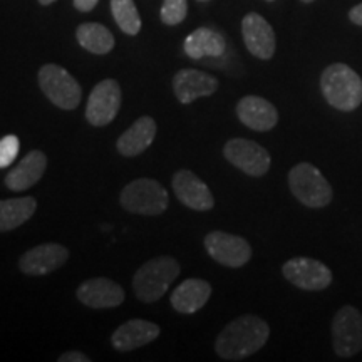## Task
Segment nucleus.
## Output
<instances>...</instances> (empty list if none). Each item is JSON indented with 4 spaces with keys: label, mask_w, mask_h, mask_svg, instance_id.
Listing matches in <instances>:
<instances>
[{
    "label": "nucleus",
    "mask_w": 362,
    "mask_h": 362,
    "mask_svg": "<svg viewBox=\"0 0 362 362\" xmlns=\"http://www.w3.org/2000/svg\"><path fill=\"white\" fill-rule=\"evenodd\" d=\"M173 192L176 198L187 208L197 211H208L215 206L214 194L202 178H198L193 171L180 170L173 175Z\"/></svg>",
    "instance_id": "4468645a"
},
{
    "label": "nucleus",
    "mask_w": 362,
    "mask_h": 362,
    "mask_svg": "<svg viewBox=\"0 0 362 362\" xmlns=\"http://www.w3.org/2000/svg\"><path fill=\"white\" fill-rule=\"evenodd\" d=\"M40 6H51V4L56 2V0H37Z\"/></svg>",
    "instance_id": "7c9ffc66"
},
{
    "label": "nucleus",
    "mask_w": 362,
    "mask_h": 362,
    "mask_svg": "<svg viewBox=\"0 0 362 362\" xmlns=\"http://www.w3.org/2000/svg\"><path fill=\"white\" fill-rule=\"evenodd\" d=\"M205 248L211 259L230 269H240L252 259V247L245 238L220 230L206 235Z\"/></svg>",
    "instance_id": "9d476101"
},
{
    "label": "nucleus",
    "mask_w": 362,
    "mask_h": 362,
    "mask_svg": "<svg viewBox=\"0 0 362 362\" xmlns=\"http://www.w3.org/2000/svg\"><path fill=\"white\" fill-rule=\"evenodd\" d=\"M119 83L116 79H104L90 90L88 106H86V119L94 128H104L117 116L121 107Z\"/></svg>",
    "instance_id": "0eeeda50"
},
{
    "label": "nucleus",
    "mask_w": 362,
    "mask_h": 362,
    "mask_svg": "<svg viewBox=\"0 0 362 362\" xmlns=\"http://www.w3.org/2000/svg\"><path fill=\"white\" fill-rule=\"evenodd\" d=\"M218 89V79L197 69H181L173 78L175 96L181 104H189L200 98H208Z\"/></svg>",
    "instance_id": "dca6fc26"
},
{
    "label": "nucleus",
    "mask_w": 362,
    "mask_h": 362,
    "mask_svg": "<svg viewBox=\"0 0 362 362\" xmlns=\"http://www.w3.org/2000/svg\"><path fill=\"white\" fill-rule=\"evenodd\" d=\"M121 206L134 215L156 216L165 214L170 205V197L160 181L138 178L129 181L119 197Z\"/></svg>",
    "instance_id": "20e7f679"
},
{
    "label": "nucleus",
    "mask_w": 362,
    "mask_h": 362,
    "mask_svg": "<svg viewBox=\"0 0 362 362\" xmlns=\"http://www.w3.org/2000/svg\"><path fill=\"white\" fill-rule=\"evenodd\" d=\"M160 325H156L155 322H149V320L143 319H133L121 324L112 332L111 344L116 351L129 352L156 341L160 337Z\"/></svg>",
    "instance_id": "f3484780"
},
{
    "label": "nucleus",
    "mask_w": 362,
    "mask_h": 362,
    "mask_svg": "<svg viewBox=\"0 0 362 362\" xmlns=\"http://www.w3.org/2000/svg\"><path fill=\"white\" fill-rule=\"evenodd\" d=\"M332 344L339 357H352L362 351V315L356 307L346 305L334 315Z\"/></svg>",
    "instance_id": "6e6552de"
},
{
    "label": "nucleus",
    "mask_w": 362,
    "mask_h": 362,
    "mask_svg": "<svg viewBox=\"0 0 362 362\" xmlns=\"http://www.w3.org/2000/svg\"><path fill=\"white\" fill-rule=\"evenodd\" d=\"M242 35L248 52L262 61H269L274 57L277 40L272 25L260 13L250 12L242 21Z\"/></svg>",
    "instance_id": "ddd939ff"
},
{
    "label": "nucleus",
    "mask_w": 362,
    "mask_h": 362,
    "mask_svg": "<svg viewBox=\"0 0 362 362\" xmlns=\"http://www.w3.org/2000/svg\"><path fill=\"white\" fill-rule=\"evenodd\" d=\"M69 259V250L61 243H42L27 250L19 260L22 274L42 277L51 272L61 269Z\"/></svg>",
    "instance_id": "f8f14e48"
},
{
    "label": "nucleus",
    "mask_w": 362,
    "mask_h": 362,
    "mask_svg": "<svg viewBox=\"0 0 362 362\" xmlns=\"http://www.w3.org/2000/svg\"><path fill=\"white\" fill-rule=\"evenodd\" d=\"M198 2H208V0H198Z\"/></svg>",
    "instance_id": "473e14b6"
},
{
    "label": "nucleus",
    "mask_w": 362,
    "mask_h": 362,
    "mask_svg": "<svg viewBox=\"0 0 362 362\" xmlns=\"http://www.w3.org/2000/svg\"><path fill=\"white\" fill-rule=\"evenodd\" d=\"M45 168H47V156L39 149H34L22 158L19 165L8 171L6 176V187L11 192H25L40 181Z\"/></svg>",
    "instance_id": "6ab92c4d"
},
{
    "label": "nucleus",
    "mask_w": 362,
    "mask_h": 362,
    "mask_svg": "<svg viewBox=\"0 0 362 362\" xmlns=\"http://www.w3.org/2000/svg\"><path fill=\"white\" fill-rule=\"evenodd\" d=\"M302 4H310V2H314V0H300Z\"/></svg>",
    "instance_id": "2f4dec72"
},
{
    "label": "nucleus",
    "mask_w": 362,
    "mask_h": 362,
    "mask_svg": "<svg viewBox=\"0 0 362 362\" xmlns=\"http://www.w3.org/2000/svg\"><path fill=\"white\" fill-rule=\"evenodd\" d=\"M181 267L173 257H156L148 260L136 270L133 277V291L139 302L153 304L168 292L170 285L180 275Z\"/></svg>",
    "instance_id": "7ed1b4c3"
},
{
    "label": "nucleus",
    "mask_w": 362,
    "mask_h": 362,
    "mask_svg": "<svg viewBox=\"0 0 362 362\" xmlns=\"http://www.w3.org/2000/svg\"><path fill=\"white\" fill-rule=\"evenodd\" d=\"M59 362H90V357L83 354L79 351H67L59 356Z\"/></svg>",
    "instance_id": "cd10ccee"
},
{
    "label": "nucleus",
    "mask_w": 362,
    "mask_h": 362,
    "mask_svg": "<svg viewBox=\"0 0 362 362\" xmlns=\"http://www.w3.org/2000/svg\"><path fill=\"white\" fill-rule=\"evenodd\" d=\"M225 49L226 44L223 35L210 27H200V29L193 30L183 44L185 54L194 61L205 57H220L225 54Z\"/></svg>",
    "instance_id": "4be33fe9"
},
{
    "label": "nucleus",
    "mask_w": 362,
    "mask_h": 362,
    "mask_svg": "<svg viewBox=\"0 0 362 362\" xmlns=\"http://www.w3.org/2000/svg\"><path fill=\"white\" fill-rule=\"evenodd\" d=\"M211 297V285L203 279H187L171 293V305L178 314H194L205 307Z\"/></svg>",
    "instance_id": "412c9836"
},
{
    "label": "nucleus",
    "mask_w": 362,
    "mask_h": 362,
    "mask_svg": "<svg viewBox=\"0 0 362 362\" xmlns=\"http://www.w3.org/2000/svg\"><path fill=\"white\" fill-rule=\"evenodd\" d=\"M76 37H78L81 47L90 54H98V56H104L115 47V37H112L111 30L96 22L81 24L76 30Z\"/></svg>",
    "instance_id": "b1692460"
},
{
    "label": "nucleus",
    "mask_w": 362,
    "mask_h": 362,
    "mask_svg": "<svg viewBox=\"0 0 362 362\" xmlns=\"http://www.w3.org/2000/svg\"><path fill=\"white\" fill-rule=\"evenodd\" d=\"M39 86L44 96L54 106L64 111H72L79 106L83 99V88L78 81L57 64H45L39 69Z\"/></svg>",
    "instance_id": "423d86ee"
},
{
    "label": "nucleus",
    "mask_w": 362,
    "mask_h": 362,
    "mask_svg": "<svg viewBox=\"0 0 362 362\" xmlns=\"http://www.w3.org/2000/svg\"><path fill=\"white\" fill-rule=\"evenodd\" d=\"M156 121L151 116H141L117 138L116 149L123 156L143 155L156 138Z\"/></svg>",
    "instance_id": "aec40b11"
},
{
    "label": "nucleus",
    "mask_w": 362,
    "mask_h": 362,
    "mask_svg": "<svg viewBox=\"0 0 362 362\" xmlns=\"http://www.w3.org/2000/svg\"><path fill=\"white\" fill-rule=\"evenodd\" d=\"M320 90L325 101L339 111H354L362 103V79L342 62L330 64L320 76Z\"/></svg>",
    "instance_id": "f03ea898"
},
{
    "label": "nucleus",
    "mask_w": 362,
    "mask_h": 362,
    "mask_svg": "<svg viewBox=\"0 0 362 362\" xmlns=\"http://www.w3.org/2000/svg\"><path fill=\"white\" fill-rule=\"evenodd\" d=\"M288 188L302 205L324 208L332 202V187L319 168L310 163H298L288 173Z\"/></svg>",
    "instance_id": "39448f33"
},
{
    "label": "nucleus",
    "mask_w": 362,
    "mask_h": 362,
    "mask_svg": "<svg viewBox=\"0 0 362 362\" xmlns=\"http://www.w3.org/2000/svg\"><path fill=\"white\" fill-rule=\"evenodd\" d=\"M237 116L247 128L253 131L274 129L279 123V111L270 101L260 96H245L237 103Z\"/></svg>",
    "instance_id": "a211bd4d"
},
{
    "label": "nucleus",
    "mask_w": 362,
    "mask_h": 362,
    "mask_svg": "<svg viewBox=\"0 0 362 362\" xmlns=\"http://www.w3.org/2000/svg\"><path fill=\"white\" fill-rule=\"evenodd\" d=\"M267 2H274V0H267Z\"/></svg>",
    "instance_id": "72a5a7b5"
},
{
    "label": "nucleus",
    "mask_w": 362,
    "mask_h": 362,
    "mask_svg": "<svg viewBox=\"0 0 362 362\" xmlns=\"http://www.w3.org/2000/svg\"><path fill=\"white\" fill-rule=\"evenodd\" d=\"M223 156L232 163L235 168L255 176V178L264 176L270 170V153L259 143L250 141V139L233 138L226 141L223 146Z\"/></svg>",
    "instance_id": "1a4fd4ad"
},
{
    "label": "nucleus",
    "mask_w": 362,
    "mask_h": 362,
    "mask_svg": "<svg viewBox=\"0 0 362 362\" xmlns=\"http://www.w3.org/2000/svg\"><path fill=\"white\" fill-rule=\"evenodd\" d=\"M35 210H37V202L34 197L0 200V233L19 228L33 218Z\"/></svg>",
    "instance_id": "5701e85b"
},
{
    "label": "nucleus",
    "mask_w": 362,
    "mask_h": 362,
    "mask_svg": "<svg viewBox=\"0 0 362 362\" xmlns=\"http://www.w3.org/2000/svg\"><path fill=\"white\" fill-rule=\"evenodd\" d=\"M111 12L124 34L136 35L141 30V17L134 6V0H111Z\"/></svg>",
    "instance_id": "393cba45"
},
{
    "label": "nucleus",
    "mask_w": 362,
    "mask_h": 362,
    "mask_svg": "<svg viewBox=\"0 0 362 362\" xmlns=\"http://www.w3.org/2000/svg\"><path fill=\"white\" fill-rule=\"evenodd\" d=\"M98 2L99 0H74V7L79 12H90L98 6Z\"/></svg>",
    "instance_id": "c85d7f7f"
},
{
    "label": "nucleus",
    "mask_w": 362,
    "mask_h": 362,
    "mask_svg": "<svg viewBox=\"0 0 362 362\" xmlns=\"http://www.w3.org/2000/svg\"><path fill=\"white\" fill-rule=\"evenodd\" d=\"M270 327L259 315H240L216 337L215 351L223 361H242L255 354L269 341Z\"/></svg>",
    "instance_id": "f257e3e1"
},
{
    "label": "nucleus",
    "mask_w": 362,
    "mask_h": 362,
    "mask_svg": "<svg viewBox=\"0 0 362 362\" xmlns=\"http://www.w3.org/2000/svg\"><path fill=\"white\" fill-rule=\"evenodd\" d=\"M79 302L90 309H112L124 302V288L106 277L84 280L76 291Z\"/></svg>",
    "instance_id": "2eb2a0df"
},
{
    "label": "nucleus",
    "mask_w": 362,
    "mask_h": 362,
    "mask_svg": "<svg viewBox=\"0 0 362 362\" xmlns=\"http://www.w3.org/2000/svg\"><path fill=\"white\" fill-rule=\"evenodd\" d=\"M349 21L352 24L362 27V4H357L356 7H352L349 11Z\"/></svg>",
    "instance_id": "c756f323"
},
{
    "label": "nucleus",
    "mask_w": 362,
    "mask_h": 362,
    "mask_svg": "<svg viewBox=\"0 0 362 362\" xmlns=\"http://www.w3.org/2000/svg\"><path fill=\"white\" fill-rule=\"evenodd\" d=\"M282 274L288 282L302 291H324L332 284V272L329 267L309 257H296L285 262Z\"/></svg>",
    "instance_id": "9b49d317"
},
{
    "label": "nucleus",
    "mask_w": 362,
    "mask_h": 362,
    "mask_svg": "<svg viewBox=\"0 0 362 362\" xmlns=\"http://www.w3.org/2000/svg\"><path fill=\"white\" fill-rule=\"evenodd\" d=\"M19 149L21 143L16 134L4 136V138L0 139V170L12 165L13 160L19 155Z\"/></svg>",
    "instance_id": "bb28decb"
},
{
    "label": "nucleus",
    "mask_w": 362,
    "mask_h": 362,
    "mask_svg": "<svg viewBox=\"0 0 362 362\" xmlns=\"http://www.w3.org/2000/svg\"><path fill=\"white\" fill-rule=\"evenodd\" d=\"M188 13L187 0H163L161 21L166 25H178Z\"/></svg>",
    "instance_id": "a878e982"
}]
</instances>
